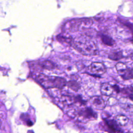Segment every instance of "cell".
Returning <instances> with one entry per match:
<instances>
[{
	"mask_svg": "<svg viewBox=\"0 0 133 133\" xmlns=\"http://www.w3.org/2000/svg\"><path fill=\"white\" fill-rule=\"evenodd\" d=\"M74 48L84 55L94 56L98 53V48L95 42L88 36L79 37L73 42Z\"/></svg>",
	"mask_w": 133,
	"mask_h": 133,
	"instance_id": "1",
	"label": "cell"
},
{
	"mask_svg": "<svg viewBox=\"0 0 133 133\" xmlns=\"http://www.w3.org/2000/svg\"><path fill=\"white\" fill-rule=\"evenodd\" d=\"M37 82L46 89H63L66 84L65 78L59 76H49L43 74H39L36 76Z\"/></svg>",
	"mask_w": 133,
	"mask_h": 133,
	"instance_id": "2",
	"label": "cell"
},
{
	"mask_svg": "<svg viewBox=\"0 0 133 133\" xmlns=\"http://www.w3.org/2000/svg\"><path fill=\"white\" fill-rule=\"evenodd\" d=\"M88 70L92 75L99 76L106 72L107 68L103 63L99 62H94L88 66Z\"/></svg>",
	"mask_w": 133,
	"mask_h": 133,
	"instance_id": "3",
	"label": "cell"
},
{
	"mask_svg": "<svg viewBox=\"0 0 133 133\" xmlns=\"http://www.w3.org/2000/svg\"><path fill=\"white\" fill-rule=\"evenodd\" d=\"M61 102L65 106H71L76 102L84 103V101L79 96H74L70 95H63L60 98Z\"/></svg>",
	"mask_w": 133,
	"mask_h": 133,
	"instance_id": "4",
	"label": "cell"
},
{
	"mask_svg": "<svg viewBox=\"0 0 133 133\" xmlns=\"http://www.w3.org/2000/svg\"><path fill=\"white\" fill-rule=\"evenodd\" d=\"M76 114L84 119L91 120V119H96L97 114L90 108H85L78 110Z\"/></svg>",
	"mask_w": 133,
	"mask_h": 133,
	"instance_id": "5",
	"label": "cell"
},
{
	"mask_svg": "<svg viewBox=\"0 0 133 133\" xmlns=\"http://www.w3.org/2000/svg\"><path fill=\"white\" fill-rule=\"evenodd\" d=\"M90 101L92 105L97 109L103 110L106 105L107 103L104 99L99 96H95L90 98Z\"/></svg>",
	"mask_w": 133,
	"mask_h": 133,
	"instance_id": "6",
	"label": "cell"
},
{
	"mask_svg": "<svg viewBox=\"0 0 133 133\" xmlns=\"http://www.w3.org/2000/svg\"><path fill=\"white\" fill-rule=\"evenodd\" d=\"M100 92L102 95L105 96H111L114 92L112 85L108 83H103L100 86Z\"/></svg>",
	"mask_w": 133,
	"mask_h": 133,
	"instance_id": "7",
	"label": "cell"
},
{
	"mask_svg": "<svg viewBox=\"0 0 133 133\" xmlns=\"http://www.w3.org/2000/svg\"><path fill=\"white\" fill-rule=\"evenodd\" d=\"M105 124L108 131L111 133H116L120 131L118 126L114 119H106Z\"/></svg>",
	"mask_w": 133,
	"mask_h": 133,
	"instance_id": "8",
	"label": "cell"
},
{
	"mask_svg": "<svg viewBox=\"0 0 133 133\" xmlns=\"http://www.w3.org/2000/svg\"><path fill=\"white\" fill-rule=\"evenodd\" d=\"M38 65L42 68L48 70H52L56 68V64L51 61L44 60L40 61L38 63Z\"/></svg>",
	"mask_w": 133,
	"mask_h": 133,
	"instance_id": "9",
	"label": "cell"
},
{
	"mask_svg": "<svg viewBox=\"0 0 133 133\" xmlns=\"http://www.w3.org/2000/svg\"><path fill=\"white\" fill-rule=\"evenodd\" d=\"M114 120L118 126H125L127 125L129 119L125 115L118 114L114 117Z\"/></svg>",
	"mask_w": 133,
	"mask_h": 133,
	"instance_id": "10",
	"label": "cell"
},
{
	"mask_svg": "<svg viewBox=\"0 0 133 133\" xmlns=\"http://www.w3.org/2000/svg\"><path fill=\"white\" fill-rule=\"evenodd\" d=\"M118 74L124 80L127 81L131 79L133 77V70L132 68H127L125 70Z\"/></svg>",
	"mask_w": 133,
	"mask_h": 133,
	"instance_id": "11",
	"label": "cell"
},
{
	"mask_svg": "<svg viewBox=\"0 0 133 133\" xmlns=\"http://www.w3.org/2000/svg\"><path fill=\"white\" fill-rule=\"evenodd\" d=\"M66 86L74 91L77 92L81 88V85L75 79H70L66 82Z\"/></svg>",
	"mask_w": 133,
	"mask_h": 133,
	"instance_id": "12",
	"label": "cell"
},
{
	"mask_svg": "<svg viewBox=\"0 0 133 133\" xmlns=\"http://www.w3.org/2000/svg\"><path fill=\"white\" fill-rule=\"evenodd\" d=\"M108 57L110 59L114 60V61H117L122 59L124 56L123 55V53L121 50H113L111 51L109 56Z\"/></svg>",
	"mask_w": 133,
	"mask_h": 133,
	"instance_id": "13",
	"label": "cell"
},
{
	"mask_svg": "<svg viewBox=\"0 0 133 133\" xmlns=\"http://www.w3.org/2000/svg\"><path fill=\"white\" fill-rule=\"evenodd\" d=\"M119 92H121L122 94L127 96L130 99L131 101L132 100V87L130 86V87H124L122 89H120Z\"/></svg>",
	"mask_w": 133,
	"mask_h": 133,
	"instance_id": "14",
	"label": "cell"
},
{
	"mask_svg": "<svg viewBox=\"0 0 133 133\" xmlns=\"http://www.w3.org/2000/svg\"><path fill=\"white\" fill-rule=\"evenodd\" d=\"M101 41L102 43L109 46H112L114 44V41L110 36L105 35H103L101 36Z\"/></svg>",
	"mask_w": 133,
	"mask_h": 133,
	"instance_id": "15",
	"label": "cell"
},
{
	"mask_svg": "<svg viewBox=\"0 0 133 133\" xmlns=\"http://www.w3.org/2000/svg\"><path fill=\"white\" fill-rule=\"evenodd\" d=\"M127 68V65L123 62H118L115 64V69L118 73L123 71Z\"/></svg>",
	"mask_w": 133,
	"mask_h": 133,
	"instance_id": "16",
	"label": "cell"
},
{
	"mask_svg": "<svg viewBox=\"0 0 133 133\" xmlns=\"http://www.w3.org/2000/svg\"><path fill=\"white\" fill-rule=\"evenodd\" d=\"M118 102V100L116 98L110 96V97L108 98L107 100V104H108L109 106H114L117 104Z\"/></svg>",
	"mask_w": 133,
	"mask_h": 133,
	"instance_id": "17",
	"label": "cell"
},
{
	"mask_svg": "<svg viewBox=\"0 0 133 133\" xmlns=\"http://www.w3.org/2000/svg\"><path fill=\"white\" fill-rule=\"evenodd\" d=\"M113 86V90H114V91H115L117 93L118 92H119V91H120V88L118 86H117V85H114Z\"/></svg>",
	"mask_w": 133,
	"mask_h": 133,
	"instance_id": "18",
	"label": "cell"
},
{
	"mask_svg": "<svg viewBox=\"0 0 133 133\" xmlns=\"http://www.w3.org/2000/svg\"><path fill=\"white\" fill-rule=\"evenodd\" d=\"M1 125H2V123H1V121H0V127H1Z\"/></svg>",
	"mask_w": 133,
	"mask_h": 133,
	"instance_id": "19",
	"label": "cell"
}]
</instances>
